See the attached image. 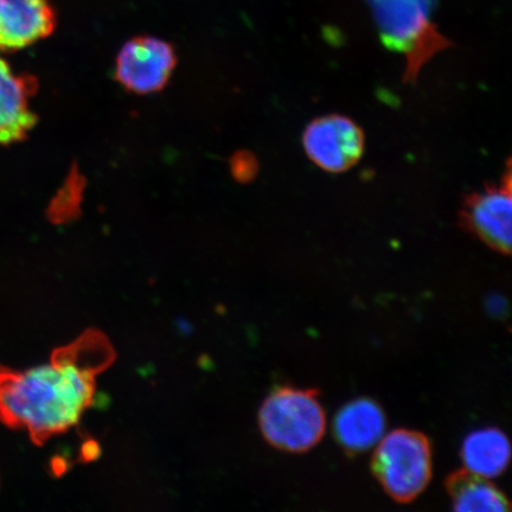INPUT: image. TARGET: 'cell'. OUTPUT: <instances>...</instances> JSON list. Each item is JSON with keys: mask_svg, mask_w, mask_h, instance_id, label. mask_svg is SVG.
I'll return each instance as SVG.
<instances>
[{"mask_svg": "<svg viewBox=\"0 0 512 512\" xmlns=\"http://www.w3.org/2000/svg\"><path fill=\"white\" fill-rule=\"evenodd\" d=\"M381 40L405 55V80L414 82L422 67L451 46L432 22L434 0H369Z\"/></svg>", "mask_w": 512, "mask_h": 512, "instance_id": "obj_2", "label": "cell"}, {"mask_svg": "<svg viewBox=\"0 0 512 512\" xmlns=\"http://www.w3.org/2000/svg\"><path fill=\"white\" fill-rule=\"evenodd\" d=\"M115 358L110 338L89 329L56 349L44 366L0 368V421L28 432L37 446L72 430L93 406L98 376Z\"/></svg>", "mask_w": 512, "mask_h": 512, "instance_id": "obj_1", "label": "cell"}, {"mask_svg": "<svg viewBox=\"0 0 512 512\" xmlns=\"http://www.w3.org/2000/svg\"><path fill=\"white\" fill-rule=\"evenodd\" d=\"M303 145L307 157L318 168L341 174L360 162L366 137L354 120L344 115L329 114L307 125Z\"/></svg>", "mask_w": 512, "mask_h": 512, "instance_id": "obj_6", "label": "cell"}, {"mask_svg": "<svg viewBox=\"0 0 512 512\" xmlns=\"http://www.w3.org/2000/svg\"><path fill=\"white\" fill-rule=\"evenodd\" d=\"M387 419L374 400L356 399L341 408L334 422L338 444L349 454L367 452L386 434Z\"/></svg>", "mask_w": 512, "mask_h": 512, "instance_id": "obj_10", "label": "cell"}, {"mask_svg": "<svg viewBox=\"0 0 512 512\" xmlns=\"http://www.w3.org/2000/svg\"><path fill=\"white\" fill-rule=\"evenodd\" d=\"M259 426L262 437L277 450L303 453L324 437L326 414L316 390L284 386L262 403Z\"/></svg>", "mask_w": 512, "mask_h": 512, "instance_id": "obj_3", "label": "cell"}, {"mask_svg": "<svg viewBox=\"0 0 512 512\" xmlns=\"http://www.w3.org/2000/svg\"><path fill=\"white\" fill-rule=\"evenodd\" d=\"M375 447L371 469L383 490L396 502H413L431 482L430 439L420 432L396 430L384 435Z\"/></svg>", "mask_w": 512, "mask_h": 512, "instance_id": "obj_4", "label": "cell"}, {"mask_svg": "<svg viewBox=\"0 0 512 512\" xmlns=\"http://www.w3.org/2000/svg\"><path fill=\"white\" fill-rule=\"evenodd\" d=\"M460 454L465 470L486 479L496 478L508 469L509 439L496 427L480 428L467 435Z\"/></svg>", "mask_w": 512, "mask_h": 512, "instance_id": "obj_11", "label": "cell"}, {"mask_svg": "<svg viewBox=\"0 0 512 512\" xmlns=\"http://www.w3.org/2000/svg\"><path fill=\"white\" fill-rule=\"evenodd\" d=\"M463 227L494 251L511 253V168L508 163L498 184L467 195L459 213Z\"/></svg>", "mask_w": 512, "mask_h": 512, "instance_id": "obj_5", "label": "cell"}, {"mask_svg": "<svg viewBox=\"0 0 512 512\" xmlns=\"http://www.w3.org/2000/svg\"><path fill=\"white\" fill-rule=\"evenodd\" d=\"M175 66L176 55L170 44L158 38L137 37L121 49L115 75L130 91L149 94L166 85Z\"/></svg>", "mask_w": 512, "mask_h": 512, "instance_id": "obj_7", "label": "cell"}, {"mask_svg": "<svg viewBox=\"0 0 512 512\" xmlns=\"http://www.w3.org/2000/svg\"><path fill=\"white\" fill-rule=\"evenodd\" d=\"M446 489L453 509L460 512H505L510 510L507 496L490 479L473 475L467 470L452 473Z\"/></svg>", "mask_w": 512, "mask_h": 512, "instance_id": "obj_12", "label": "cell"}, {"mask_svg": "<svg viewBox=\"0 0 512 512\" xmlns=\"http://www.w3.org/2000/svg\"><path fill=\"white\" fill-rule=\"evenodd\" d=\"M55 25L49 0H0V51L31 46L48 37Z\"/></svg>", "mask_w": 512, "mask_h": 512, "instance_id": "obj_8", "label": "cell"}, {"mask_svg": "<svg viewBox=\"0 0 512 512\" xmlns=\"http://www.w3.org/2000/svg\"><path fill=\"white\" fill-rule=\"evenodd\" d=\"M34 88L28 76L17 74L0 59V144L19 142L35 126L36 115L30 108Z\"/></svg>", "mask_w": 512, "mask_h": 512, "instance_id": "obj_9", "label": "cell"}]
</instances>
